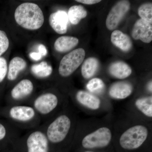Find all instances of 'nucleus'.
I'll return each instance as SVG.
<instances>
[{"label":"nucleus","mask_w":152,"mask_h":152,"mask_svg":"<svg viewBox=\"0 0 152 152\" xmlns=\"http://www.w3.org/2000/svg\"><path fill=\"white\" fill-rule=\"evenodd\" d=\"M17 23L28 30L39 29L44 22L42 11L39 6L32 3H25L19 5L15 11Z\"/></svg>","instance_id":"nucleus-1"},{"label":"nucleus","mask_w":152,"mask_h":152,"mask_svg":"<svg viewBox=\"0 0 152 152\" xmlns=\"http://www.w3.org/2000/svg\"><path fill=\"white\" fill-rule=\"evenodd\" d=\"M148 131L146 127L141 125L133 126L123 133L120 137V145L126 150L138 148L148 138Z\"/></svg>","instance_id":"nucleus-2"},{"label":"nucleus","mask_w":152,"mask_h":152,"mask_svg":"<svg viewBox=\"0 0 152 152\" xmlns=\"http://www.w3.org/2000/svg\"><path fill=\"white\" fill-rule=\"evenodd\" d=\"M71 126L69 118L66 115L58 117L48 128L47 137L49 141L58 144L63 141L67 136Z\"/></svg>","instance_id":"nucleus-3"},{"label":"nucleus","mask_w":152,"mask_h":152,"mask_svg":"<svg viewBox=\"0 0 152 152\" xmlns=\"http://www.w3.org/2000/svg\"><path fill=\"white\" fill-rule=\"evenodd\" d=\"M86 52L83 48L74 50L63 57L60 62L58 72L60 75L67 77L71 75L83 62Z\"/></svg>","instance_id":"nucleus-4"},{"label":"nucleus","mask_w":152,"mask_h":152,"mask_svg":"<svg viewBox=\"0 0 152 152\" xmlns=\"http://www.w3.org/2000/svg\"><path fill=\"white\" fill-rule=\"evenodd\" d=\"M112 138L110 129L102 127L85 136L82 140V145L85 148H104L108 145Z\"/></svg>","instance_id":"nucleus-5"},{"label":"nucleus","mask_w":152,"mask_h":152,"mask_svg":"<svg viewBox=\"0 0 152 152\" xmlns=\"http://www.w3.org/2000/svg\"><path fill=\"white\" fill-rule=\"evenodd\" d=\"M130 9V3L128 1L118 2L109 12L106 20L107 28L113 31L119 24L125 15Z\"/></svg>","instance_id":"nucleus-6"},{"label":"nucleus","mask_w":152,"mask_h":152,"mask_svg":"<svg viewBox=\"0 0 152 152\" xmlns=\"http://www.w3.org/2000/svg\"><path fill=\"white\" fill-rule=\"evenodd\" d=\"M27 152H50L49 140L42 132L36 131L27 140Z\"/></svg>","instance_id":"nucleus-7"},{"label":"nucleus","mask_w":152,"mask_h":152,"mask_svg":"<svg viewBox=\"0 0 152 152\" xmlns=\"http://www.w3.org/2000/svg\"><path fill=\"white\" fill-rule=\"evenodd\" d=\"M132 35L134 39L149 43L152 40V24L142 19H139L134 25Z\"/></svg>","instance_id":"nucleus-8"},{"label":"nucleus","mask_w":152,"mask_h":152,"mask_svg":"<svg viewBox=\"0 0 152 152\" xmlns=\"http://www.w3.org/2000/svg\"><path fill=\"white\" fill-rule=\"evenodd\" d=\"M58 99L51 93L44 94L35 101L34 106L40 113L47 115L53 110L58 105Z\"/></svg>","instance_id":"nucleus-9"},{"label":"nucleus","mask_w":152,"mask_h":152,"mask_svg":"<svg viewBox=\"0 0 152 152\" xmlns=\"http://www.w3.org/2000/svg\"><path fill=\"white\" fill-rule=\"evenodd\" d=\"M69 20L68 14L65 11L59 10L51 14L49 23L56 32L63 34L67 31Z\"/></svg>","instance_id":"nucleus-10"},{"label":"nucleus","mask_w":152,"mask_h":152,"mask_svg":"<svg viewBox=\"0 0 152 152\" xmlns=\"http://www.w3.org/2000/svg\"><path fill=\"white\" fill-rule=\"evenodd\" d=\"M133 88L130 83L126 82H118L112 85L109 94L111 97L117 99H123L130 96Z\"/></svg>","instance_id":"nucleus-11"},{"label":"nucleus","mask_w":152,"mask_h":152,"mask_svg":"<svg viewBox=\"0 0 152 152\" xmlns=\"http://www.w3.org/2000/svg\"><path fill=\"white\" fill-rule=\"evenodd\" d=\"M111 41L115 46L125 52L129 51L133 46L130 37L119 30H115L112 33Z\"/></svg>","instance_id":"nucleus-12"},{"label":"nucleus","mask_w":152,"mask_h":152,"mask_svg":"<svg viewBox=\"0 0 152 152\" xmlns=\"http://www.w3.org/2000/svg\"><path fill=\"white\" fill-rule=\"evenodd\" d=\"M76 99L81 104L91 110H98L101 106L100 99L86 91H79L76 94Z\"/></svg>","instance_id":"nucleus-13"},{"label":"nucleus","mask_w":152,"mask_h":152,"mask_svg":"<svg viewBox=\"0 0 152 152\" xmlns=\"http://www.w3.org/2000/svg\"><path fill=\"white\" fill-rule=\"evenodd\" d=\"M10 115L14 119L27 121L34 118L35 115L34 110L31 107L28 106H15L11 109Z\"/></svg>","instance_id":"nucleus-14"},{"label":"nucleus","mask_w":152,"mask_h":152,"mask_svg":"<svg viewBox=\"0 0 152 152\" xmlns=\"http://www.w3.org/2000/svg\"><path fill=\"white\" fill-rule=\"evenodd\" d=\"M33 89L34 86L31 81L25 79L14 87L11 91V95L14 99H21L31 94Z\"/></svg>","instance_id":"nucleus-15"},{"label":"nucleus","mask_w":152,"mask_h":152,"mask_svg":"<svg viewBox=\"0 0 152 152\" xmlns=\"http://www.w3.org/2000/svg\"><path fill=\"white\" fill-rule=\"evenodd\" d=\"M109 71L111 75L119 79L126 78L132 73L130 66L123 61H117L112 64L109 67Z\"/></svg>","instance_id":"nucleus-16"},{"label":"nucleus","mask_w":152,"mask_h":152,"mask_svg":"<svg viewBox=\"0 0 152 152\" xmlns=\"http://www.w3.org/2000/svg\"><path fill=\"white\" fill-rule=\"evenodd\" d=\"M79 39L71 36H62L57 39L54 43V48L57 51L65 53L69 51L77 46Z\"/></svg>","instance_id":"nucleus-17"},{"label":"nucleus","mask_w":152,"mask_h":152,"mask_svg":"<svg viewBox=\"0 0 152 152\" xmlns=\"http://www.w3.org/2000/svg\"><path fill=\"white\" fill-rule=\"evenodd\" d=\"M27 66V63L23 59L16 57L11 60L9 65L7 77L11 81L16 80L21 71Z\"/></svg>","instance_id":"nucleus-18"},{"label":"nucleus","mask_w":152,"mask_h":152,"mask_svg":"<svg viewBox=\"0 0 152 152\" xmlns=\"http://www.w3.org/2000/svg\"><path fill=\"white\" fill-rule=\"evenodd\" d=\"M99 62L94 57H90L85 60L81 68V74L85 79H88L93 77L98 70Z\"/></svg>","instance_id":"nucleus-19"},{"label":"nucleus","mask_w":152,"mask_h":152,"mask_svg":"<svg viewBox=\"0 0 152 152\" xmlns=\"http://www.w3.org/2000/svg\"><path fill=\"white\" fill-rule=\"evenodd\" d=\"M69 20L72 24H78L82 19L87 16V11L83 6L74 5L71 7L68 11Z\"/></svg>","instance_id":"nucleus-20"},{"label":"nucleus","mask_w":152,"mask_h":152,"mask_svg":"<svg viewBox=\"0 0 152 152\" xmlns=\"http://www.w3.org/2000/svg\"><path fill=\"white\" fill-rule=\"evenodd\" d=\"M138 110L146 116L152 117V97L151 96L139 98L135 102Z\"/></svg>","instance_id":"nucleus-21"},{"label":"nucleus","mask_w":152,"mask_h":152,"mask_svg":"<svg viewBox=\"0 0 152 152\" xmlns=\"http://www.w3.org/2000/svg\"><path fill=\"white\" fill-rule=\"evenodd\" d=\"M31 71L36 77L45 78L51 75L53 68L46 62H42L38 64H35L32 66Z\"/></svg>","instance_id":"nucleus-22"},{"label":"nucleus","mask_w":152,"mask_h":152,"mask_svg":"<svg viewBox=\"0 0 152 152\" xmlns=\"http://www.w3.org/2000/svg\"><path fill=\"white\" fill-rule=\"evenodd\" d=\"M138 13L141 19L152 23V4L147 3L141 5L138 9Z\"/></svg>","instance_id":"nucleus-23"},{"label":"nucleus","mask_w":152,"mask_h":152,"mask_svg":"<svg viewBox=\"0 0 152 152\" xmlns=\"http://www.w3.org/2000/svg\"><path fill=\"white\" fill-rule=\"evenodd\" d=\"M105 85L102 79L94 78L90 80L86 85L87 89L94 93H99L102 91Z\"/></svg>","instance_id":"nucleus-24"},{"label":"nucleus","mask_w":152,"mask_h":152,"mask_svg":"<svg viewBox=\"0 0 152 152\" xmlns=\"http://www.w3.org/2000/svg\"><path fill=\"white\" fill-rule=\"evenodd\" d=\"M9 40L4 31L0 30V56L8 50Z\"/></svg>","instance_id":"nucleus-25"},{"label":"nucleus","mask_w":152,"mask_h":152,"mask_svg":"<svg viewBox=\"0 0 152 152\" xmlns=\"http://www.w3.org/2000/svg\"><path fill=\"white\" fill-rule=\"evenodd\" d=\"M7 64L5 58L0 57V83L3 81L7 72Z\"/></svg>","instance_id":"nucleus-26"},{"label":"nucleus","mask_w":152,"mask_h":152,"mask_svg":"<svg viewBox=\"0 0 152 152\" xmlns=\"http://www.w3.org/2000/svg\"><path fill=\"white\" fill-rule=\"evenodd\" d=\"M76 1L87 5H93L101 1L100 0H76Z\"/></svg>","instance_id":"nucleus-27"},{"label":"nucleus","mask_w":152,"mask_h":152,"mask_svg":"<svg viewBox=\"0 0 152 152\" xmlns=\"http://www.w3.org/2000/svg\"><path fill=\"white\" fill-rule=\"evenodd\" d=\"M30 57L32 59L35 61H39L42 57L39 53L36 52L31 53L30 54Z\"/></svg>","instance_id":"nucleus-28"},{"label":"nucleus","mask_w":152,"mask_h":152,"mask_svg":"<svg viewBox=\"0 0 152 152\" xmlns=\"http://www.w3.org/2000/svg\"><path fill=\"white\" fill-rule=\"evenodd\" d=\"M38 50H39V53L42 56H46L47 54V50L45 46L44 45H40L38 47Z\"/></svg>","instance_id":"nucleus-29"},{"label":"nucleus","mask_w":152,"mask_h":152,"mask_svg":"<svg viewBox=\"0 0 152 152\" xmlns=\"http://www.w3.org/2000/svg\"><path fill=\"white\" fill-rule=\"evenodd\" d=\"M6 130L4 126L0 123V141L2 140L5 137Z\"/></svg>","instance_id":"nucleus-30"},{"label":"nucleus","mask_w":152,"mask_h":152,"mask_svg":"<svg viewBox=\"0 0 152 152\" xmlns=\"http://www.w3.org/2000/svg\"><path fill=\"white\" fill-rule=\"evenodd\" d=\"M152 81H151V82H150V83H149L148 85V89L149 91H150V92H152Z\"/></svg>","instance_id":"nucleus-31"},{"label":"nucleus","mask_w":152,"mask_h":152,"mask_svg":"<svg viewBox=\"0 0 152 152\" xmlns=\"http://www.w3.org/2000/svg\"><path fill=\"white\" fill-rule=\"evenodd\" d=\"M91 152V151H86V152Z\"/></svg>","instance_id":"nucleus-32"}]
</instances>
